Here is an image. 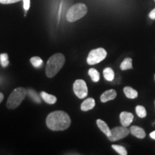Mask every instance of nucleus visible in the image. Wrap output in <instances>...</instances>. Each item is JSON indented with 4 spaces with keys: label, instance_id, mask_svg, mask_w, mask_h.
Here are the masks:
<instances>
[{
    "label": "nucleus",
    "instance_id": "obj_5",
    "mask_svg": "<svg viewBox=\"0 0 155 155\" xmlns=\"http://www.w3.org/2000/svg\"><path fill=\"white\" fill-rule=\"evenodd\" d=\"M107 55V52L104 48H97L94 49L90 52L87 58V63L88 65H93L99 63L100 62L104 61Z\"/></svg>",
    "mask_w": 155,
    "mask_h": 155
},
{
    "label": "nucleus",
    "instance_id": "obj_12",
    "mask_svg": "<svg viewBox=\"0 0 155 155\" xmlns=\"http://www.w3.org/2000/svg\"><path fill=\"white\" fill-rule=\"evenodd\" d=\"M97 126H98V128L100 129V130L102 131L103 133H104L107 136V137H110L111 136V129H109L107 124L106 123L105 121H103L101 119H98L96 121Z\"/></svg>",
    "mask_w": 155,
    "mask_h": 155
},
{
    "label": "nucleus",
    "instance_id": "obj_13",
    "mask_svg": "<svg viewBox=\"0 0 155 155\" xmlns=\"http://www.w3.org/2000/svg\"><path fill=\"white\" fill-rule=\"evenodd\" d=\"M40 96L42 97L44 101H45L47 104H54L57 101V98L55 96L51 94H48L46 92L42 91L40 93Z\"/></svg>",
    "mask_w": 155,
    "mask_h": 155
},
{
    "label": "nucleus",
    "instance_id": "obj_16",
    "mask_svg": "<svg viewBox=\"0 0 155 155\" xmlns=\"http://www.w3.org/2000/svg\"><path fill=\"white\" fill-rule=\"evenodd\" d=\"M104 76L108 81H112L114 79V72L111 68H106L104 70Z\"/></svg>",
    "mask_w": 155,
    "mask_h": 155
},
{
    "label": "nucleus",
    "instance_id": "obj_20",
    "mask_svg": "<svg viewBox=\"0 0 155 155\" xmlns=\"http://www.w3.org/2000/svg\"><path fill=\"white\" fill-rule=\"evenodd\" d=\"M30 62L32 63V65L35 68H40L41 67V65L43 63L42 60L40 57H32L30 59Z\"/></svg>",
    "mask_w": 155,
    "mask_h": 155
},
{
    "label": "nucleus",
    "instance_id": "obj_6",
    "mask_svg": "<svg viewBox=\"0 0 155 155\" xmlns=\"http://www.w3.org/2000/svg\"><path fill=\"white\" fill-rule=\"evenodd\" d=\"M129 132H130V131L127 127H123V126L122 127H116L111 129V136L108 137V138L109 141H116L127 137L129 135Z\"/></svg>",
    "mask_w": 155,
    "mask_h": 155
},
{
    "label": "nucleus",
    "instance_id": "obj_8",
    "mask_svg": "<svg viewBox=\"0 0 155 155\" xmlns=\"http://www.w3.org/2000/svg\"><path fill=\"white\" fill-rule=\"evenodd\" d=\"M120 121L123 127H127L131 124L134 120V115L131 113L123 111L120 114Z\"/></svg>",
    "mask_w": 155,
    "mask_h": 155
},
{
    "label": "nucleus",
    "instance_id": "obj_25",
    "mask_svg": "<svg viewBox=\"0 0 155 155\" xmlns=\"http://www.w3.org/2000/svg\"><path fill=\"white\" fill-rule=\"evenodd\" d=\"M149 17L151 19H155V8L150 12V13L149 14Z\"/></svg>",
    "mask_w": 155,
    "mask_h": 155
},
{
    "label": "nucleus",
    "instance_id": "obj_7",
    "mask_svg": "<svg viewBox=\"0 0 155 155\" xmlns=\"http://www.w3.org/2000/svg\"><path fill=\"white\" fill-rule=\"evenodd\" d=\"M73 91L81 99L85 98L88 95V87L86 82L81 79H78L73 83Z\"/></svg>",
    "mask_w": 155,
    "mask_h": 155
},
{
    "label": "nucleus",
    "instance_id": "obj_11",
    "mask_svg": "<svg viewBox=\"0 0 155 155\" xmlns=\"http://www.w3.org/2000/svg\"><path fill=\"white\" fill-rule=\"evenodd\" d=\"M96 105V102L93 98H88L82 103L81 106V108L83 111H88L89 110L94 108Z\"/></svg>",
    "mask_w": 155,
    "mask_h": 155
},
{
    "label": "nucleus",
    "instance_id": "obj_18",
    "mask_svg": "<svg viewBox=\"0 0 155 155\" xmlns=\"http://www.w3.org/2000/svg\"><path fill=\"white\" fill-rule=\"evenodd\" d=\"M136 113L139 118H145L147 116L146 108L142 106H137L136 107Z\"/></svg>",
    "mask_w": 155,
    "mask_h": 155
},
{
    "label": "nucleus",
    "instance_id": "obj_24",
    "mask_svg": "<svg viewBox=\"0 0 155 155\" xmlns=\"http://www.w3.org/2000/svg\"><path fill=\"white\" fill-rule=\"evenodd\" d=\"M23 2H24V9L26 11H28L30 8V0H23Z\"/></svg>",
    "mask_w": 155,
    "mask_h": 155
},
{
    "label": "nucleus",
    "instance_id": "obj_30",
    "mask_svg": "<svg viewBox=\"0 0 155 155\" xmlns=\"http://www.w3.org/2000/svg\"><path fill=\"white\" fill-rule=\"evenodd\" d=\"M154 2H155V0H154Z\"/></svg>",
    "mask_w": 155,
    "mask_h": 155
},
{
    "label": "nucleus",
    "instance_id": "obj_14",
    "mask_svg": "<svg viewBox=\"0 0 155 155\" xmlns=\"http://www.w3.org/2000/svg\"><path fill=\"white\" fill-rule=\"evenodd\" d=\"M124 92L127 98H130V99H134V98H137V96H138V92L129 86L125 87L124 88Z\"/></svg>",
    "mask_w": 155,
    "mask_h": 155
},
{
    "label": "nucleus",
    "instance_id": "obj_27",
    "mask_svg": "<svg viewBox=\"0 0 155 155\" xmlns=\"http://www.w3.org/2000/svg\"><path fill=\"white\" fill-rule=\"evenodd\" d=\"M4 99V95L3 94H2V93H0V103Z\"/></svg>",
    "mask_w": 155,
    "mask_h": 155
},
{
    "label": "nucleus",
    "instance_id": "obj_17",
    "mask_svg": "<svg viewBox=\"0 0 155 155\" xmlns=\"http://www.w3.org/2000/svg\"><path fill=\"white\" fill-rule=\"evenodd\" d=\"M88 74L91 78V80L94 82L96 83L100 80V74L98 73V71L95 68H91L88 71Z\"/></svg>",
    "mask_w": 155,
    "mask_h": 155
},
{
    "label": "nucleus",
    "instance_id": "obj_29",
    "mask_svg": "<svg viewBox=\"0 0 155 155\" xmlns=\"http://www.w3.org/2000/svg\"><path fill=\"white\" fill-rule=\"evenodd\" d=\"M154 104H155V101H154Z\"/></svg>",
    "mask_w": 155,
    "mask_h": 155
},
{
    "label": "nucleus",
    "instance_id": "obj_19",
    "mask_svg": "<svg viewBox=\"0 0 155 155\" xmlns=\"http://www.w3.org/2000/svg\"><path fill=\"white\" fill-rule=\"evenodd\" d=\"M111 147L112 148H113L114 150L120 155H127L128 154L127 150H126L124 147L120 146V145H116V144L112 145Z\"/></svg>",
    "mask_w": 155,
    "mask_h": 155
},
{
    "label": "nucleus",
    "instance_id": "obj_4",
    "mask_svg": "<svg viewBox=\"0 0 155 155\" xmlns=\"http://www.w3.org/2000/svg\"><path fill=\"white\" fill-rule=\"evenodd\" d=\"M88 8L83 3L75 4L68 11L66 15L67 20L70 22H74L83 17L87 14Z\"/></svg>",
    "mask_w": 155,
    "mask_h": 155
},
{
    "label": "nucleus",
    "instance_id": "obj_9",
    "mask_svg": "<svg viewBox=\"0 0 155 155\" xmlns=\"http://www.w3.org/2000/svg\"><path fill=\"white\" fill-rule=\"evenodd\" d=\"M116 96H117V94L116 91L114 89H110V90L106 91L101 96V101L103 103H106L111 100H114Z\"/></svg>",
    "mask_w": 155,
    "mask_h": 155
},
{
    "label": "nucleus",
    "instance_id": "obj_26",
    "mask_svg": "<svg viewBox=\"0 0 155 155\" xmlns=\"http://www.w3.org/2000/svg\"><path fill=\"white\" fill-rule=\"evenodd\" d=\"M150 136L151 138L153 139H154V140H155V131H152V132L150 134Z\"/></svg>",
    "mask_w": 155,
    "mask_h": 155
},
{
    "label": "nucleus",
    "instance_id": "obj_3",
    "mask_svg": "<svg viewBox=\"0 0 155 155\" xmlns=\"http://www.w3.org/2000/svg\"><path fill=\"white\" fill-rule=\"evenodd\" d=\"M28 94V91L22 87L15 88L9 95L7 101V107L9 109H15L22 104Z\"/></svg>",
    "mask_w": 155,
    "mask_h": 155
},
{
    "label": "nucleus",
    "instance_id": "obj_1",
    "mask_svg": "<svg viewBox=\"0 0 155 155\" xmlns=\"http://www.w3.org/2000/svg\"><path fill=\"white\" fill-rule=\"evenodd\" d=\"M71 119L66 112L55 111L48 114L46 119V124L48 129L53 131H64L68 129Z\"/></svg>",
    "mask_w": 155,
    "mask_h": 155
},
{
    "label": "nucleus",
    "instance_id": "obj_10",
    "mask_svg": "<svg viewBox=\"0 0 155 155\" xmlns=\"http://www.w3.org/2000/svg\"><path fill=\"white\" fill-rule=\"evenodd\" d=\"M129 131L131 134L139 139H144L146 137V132L144 129L137 126H132L129 129Z\"/></svg>",
    "mask_w": 155,
    "mask_h": 155
},
{
    "label": "nucleus",
    "instance_id": "obj_15",
    "mask_svg": "<svg viewBox=\"0 0 155 155\" xmlns=\"http://www.w3.org/2000/svg\"><path fill=\"white\" fill-rule=\"evenodd\" d=\"M132 59L131 58H127L123 61V62L120 65V68L122 71H126V70L132 69Z\"/></svg>",
    "mask_w": 155,
    "mask_h": 155
},
{
    "label": "nucleus",
    "instance_id": "obj_23",
    "mask_svg": "<svg viewBox=\"0 0 155 155\" xmlns=\"http://www.w3.org/2000/svg\"><path fill=\"white\" fill-rule=\"evenodd\" d=\"M21 0H0V3L3 5H9V4H13L18 2Z\"/></svg>",
    "mask_w": 155,
    "mask_h": 155
},
{
    "label": "nucleus",
    "instance_id": "obj_28",
    "mask_svg": "<svg viewBox=\"0 0 155 155\" xmlns=\"http://www.w3.org/2000/svg\"><path fill=\"white\" fill-rule=\"evenodd\" d=\"M154 80H155V74H154Z\"/></svg>",
    "mask_w": 155,
    "mask_h": 155
},
{
    "label": "nucleus",
    "instance_id": "obj_2",
    "mask_svg": "<svg viewBox=\"0 0 155 155\" xmlns=\"http://www.w3.org/2000/svg\"><path fill=\"white\" fill-rule=\"evenodd\" d=\"M65 62V58L63 54L56 53L52 55L47 62L45 68L46 75L50 78L55 76L62 69Z\"/></svg>",
    "mask_w": 155,
    "mask_h": 155
},
{
    "label": "nucleus",
    "instance_id": "obj_21",
    "mask_svg": "<svg viewBox=\"0 0 155 155\" xmlns=\"http://www.w3.org/2000/svg\"><path fill=\"white\" fill-rule=\"evenodd\" d=\"M0 63L2 67H7L9 65L8 55L7 53H2L0 55Z\"/></svg>",
    "mask_w": 155,
    "mask_h": 155
},
{
    "label": "nucleus",
    "instance_id": "obj_22",
    "mask_svg": "<svg viewBox=\"0 0 155 155\" xmlns=\"http://www.w3.org/2000/svg\"><path fill=\"white\" fill-rule=\"evenodd\" d=\"M28 93L29 94V96H30L31 98H32V100H33L34 101H35L36 103H39V104L41 102V100H40V96H38V94H37L35 91H32V90H29Z\"/></svg>",
    "mask_w": 155,
    "mask_h": 155
}]
</instances>
